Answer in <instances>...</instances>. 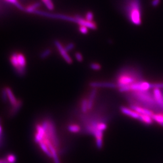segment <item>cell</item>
Instances as JSON below:
<instances>
[{
    "instance_id": "6da1fadb",
    "label": "cell",
    "mask_w": 163,
    "mask_h": 163,
    "mask_svg": "<svg viewBox=\"0 0 163 163\" xmlns=\"http://www.w3.org/2000/svg\"><path fill=\"white\" fill-rule=\"evenodd\" d=\"M122 9L129 21L139 26L142 22L141 0H123Z\"/></svg>"
},
{
    "instance_id": "7a4b0ae2",
    "label": "cell",
    "mask_w": 163,
    "mask_h": 163,
    "mask_svg": "<svg viewBox=\"0 0 163 163\" xmlns=\"http://www.w3.org/2000/svg\"><path fill=\"white\" fill-rule=\"evenodd\" d=\"M131 97L138 104L147 109L157 110L159 107L155 100L153 94L149 92V91H132L131 93Z\"/></svg>"
},
{
    "instance_id": "3957f363",
    "label": "cell",
    "mask_w": 163,
    "mask_h": 163,
    "mask_svg": "<svg viewBox=\"0 0 163 163\" xmlns=\"http://www.w3.org/2000/svg\"><path fill=\"white\" fill-rule=\"evenodd\" d=\"M143 80L141 73L134 69L126 68L119 73L117 78V86L119 88L130 85L136 82Z\"/></svg>"
},
{
    "instance_id": "277c9868",
    "label": "cell",
    "mask_w": 163,
    "mask_h": 163,
    "mask_svg": "<svg viewBox=\"0 0 163 163\" xmlns=\"http://www.w3.org/2000/svg\"><path fill=\"white\" fill-rule=\"evenodd\" d=\"M10 63L15 72L19 76H23L27 68V60L24 55L21 52L13 53L10 57Z\"/></svg>"
},
{
    "instance_id": "5b68a950",
    "label": "cell",
    "mask_w": 163,
    "mask_h": 163,
    "mask_svg": "<svg viewBox=\"0 0 163 163\" xmlns=\"http://www.w3.org/2000/svg\"><path fill=\"white\" fill-rule=\"evenodd\" d=\"M42 126L45 129V136L48 138L55 148L56 149L58 153L59 152V141L56 134V129L54 123L50 120H45L41 123Z\"/></svg>"
},
{
    "instance_id": "8992f818",
    "label": "cell",
    "mask_w": 163,
    "mask_h": 163,
    "mask_svg": "<svg viewBox=\"0 0 163 163\" xmlns=\"http://www.w3.org/2000/svg\"><path fill=\"white\" fill-rule=\"evenodd\" d=\"M34 14L38 15L40 16H43L45 17L50 18L52 19H56L63 20H66L68 21L75 22L76 23L75 17H71L67 15H62V14H55V13H51L46 11H44L42 10H37L34 12Z\"/></svg>"
},
{
    "instance_id": "52a82bcc",
    "label": "cell",
    "mask_w": 163,
    "mask_h": 163,
    "mask_svg": "<svg viewBox=\"0 0 163 163\" xmlns=\"http://www.w3.org/2000/svg\"><path fill=\"white\" fill-rule=\"evenodd\" d=\"M129 88L132 91H147L152 88V84L140 80L129 85Z\"/></svg>"
},
{
    "instance_id": "ba28073f",
    "label": "cell",
    "mask_w": 163,
    "mask_h": 163,
    "mask_svg": "<svg viewBox=\"0 0 163 163\" xmlns=\"http://www.w3.org/2000/svg\"><path fill=\"white\" fill-rule=\"evenodd\" d=\"M75 17L76 18V23H77L80 26H85L88 28L93 30L97 29V25L94 21H88L85 19V18H83L78 15H77Z\"/></svg>"
},
{
    "instance_id": "9c48e42d",
    "label": "cell",
    "mask_w": 163,
    "mask_h": 163,
    "mask_svg": "<svg viewBox=\"0 0 163 163\" xmlns=\"http://www.w3.org/2000/svg\"><path fill=\"white\" fill-rule=\"evenodd\" d=\"M54 44L56 48L58 49L60 54L64 59V60L68 64H70L72 63V59L71 58V57L69 56V55L67 53V51H66L65 47L63 46V45L61 44V42L58 40H56L54 42Z\"/></svg>"
},
{
    "instance_id": "30bf717a",
    "label": "cell",
    "mask_w": 163,
    "mask_h": 163,
    "mask_svg": "<svg viewBox=\"0 0 163 163\" xmlns=\"http://www.w3.org/2000/svg\"><path fill=\"white\" fill-rule=\"evenodd\" d=\"M131 109L134 110L136 112L138 113L140 115H149L150 116H152L153 114V112L151 110L147 109L145 107H141L138 105H131Z\"/></svg>"
},
{
    "instance_id": "8fae6325",
    "label": "cell",
    "mask_w": 163,
    "mask_h": 163,
    "mask_svg": "<svg viewBox=\"0 0 163 163\" xmlns=\"http://www.w3.org/2000/svg\"><path fill=\"white\" fill-rule=\"evenodd\" d=\"M92 88H115L117 86L116 84L111 82H93L90 84Z\"/></svg>"
},
{
    "instance_id": "7c38bea8",
    "label": "cell",
    "mask_w": 163,
    "mask_h": 163,
    "mask_svg": "<svg viewBox=\"0 0 163 163\" xmlns=\"http://www.w3.org/2000/svg\"><path fill=\"white\" fill-rule=\"evenodd\" d=\"M153 95L157 104L159 107L161 108L163 102V94L160 88H154L153 90Z\"/></svg>"
},
{
    "instance_id": "4fadbf2b",
    "label": "cell",
    "mask_w": 163,
    "mask_h": 163,
    "mask_svg": "<svg viewBox=\"0 0 163 163\" xmlns=\"http://www.w3.org/2000/svg\"><path fill=\"white\" fill-rule=\"evenodd\" d=\"M120 110H121L122 113H124V115H127L128 116L134 119L139 120L140 114L136 112L135 111H134V110H132V109H129L127 107H122L120 108Z\"/></svg>"
},
{
    "instance_id": "5bb4252c",
    "label": "cell",
    "mask_w": 163,
    "mask_h": 163,
    "mask_svg": "<svg viewBox=\"0 0 163 163\" xmlns=\"http://www.w3.org/2000/svg\"><path fill=\"white\" fill-rule=\"evenodd\" d=\"M40 6V3L39 2L32 3L24 7V11L28 13H34L38 10Z\"/></svg>"
},
{
    "instance_id": "9a60e30c",
    "label": "cell",
    "mask_w": 163,
    "mask_h": 163,
    "mask_svg": "<svg viewBox=\"0 0 163 163\" xmlns=\"http://www.w3.org/2000/svg\"><path fill=\"white\" fill-rule=\"evenodd\" d=\"M96 95V89H93L91 92L90 94L88 99V110H90L92 108Z\"/></svg>"
},
{
    "instance_id": "2e32d148",
    "label": "cell",
    "mask_w": 163,
    "mask_h": 163,
    "mask_svg": "<svg viewBox=\"0 0 163 163\" xmlns=\"http://www.w3.org/2000/svg\"><path fill=\"white\" fill-rule=\"evenodd\" d=\"M139 120L146 124H151L153 122L152 117L149 115H140Z\"/></svg>"
},
{
    "instance_id": "e0dca14e",
    "label": "cell",
    "mask_w": 163,
    "mask_h": 163,
    "mask_svg": "<svg viewBox=\"0 0 163 163\" xmlns=\"http://www.w3.org/2000/svg\"><path fill=\"white\" fill-rule=\"evenodd\" d=\"M151 117L153 120L163 127V113H153Z\"/></svg>"
},
{
    "instance_id": "ac0fdd59",
    "label": "cell",
    "mask_w": 163,
    "mask_h": 163,
    "mask_svg": "<svg viewBox=\"0 0 163 163\" xmlns=\"http://www.w3.org/2000/svg\"><path fill=\"white\" fill-rule=\"evenodd\" d=\"M38 144H39V146L40 147V148L42 150V151H44V153H46L47 155L49 157H52V154L50 151V150L49 149L48 146H47L46 144H45L43 141H40Z\"/></svg>"
},
{
    "instance_id": "d6986e66",
    "label": "cell",
    "mask_w": 163,
    "mask_h": 163,
    "mask_svg": "<svg viewBox=\"0 0 163 163\" xmlns=\"http://www.w3.org/2000/svg\"><path fill=\"white\" fill-rule=\"evenodd\" d=\"M5 2L7 3L10 4L15 5V7H17L19 10L24 11V7L19 2L18 0H4Z\"/></svg>"
},
{
    "instance_id": "ffe728a7",
    "label": "cell",
    "mask_w": 163,
    "mask_h": 163,
    "mask_svg": "<svg viewBox=\"0 0 163 163\" xmlns=\"http://www.w3.org/2000/svg\"><path fill=\"white\" fill-rule=\"evenodd\" d=\"M42 2L44 3V5L46 7L47 9L49 10H54V4L52 0H41Z\"/></svg>"
},
{
    "instance_id": "44dd1931",
    "label": "cell",
    "mask_w": 163,
    "mask_h": 163,
    "mask_svg": "<svg viewBox=\"0 0 163 163\" xmlns=\"http://www.w3.org/2000/svg\"><path fill=\"white\" fill-rule=\"evenodd\" d=\"M68 131L73 133H77L80 132V128L78 125L76 124H71L68 126Z\"/></svg>"
},
{
    "instance_id": "7402d4cb",
    "label": "cell",
    "mask_w": 163,
    "mask_h": 163,
    "mask_svg": "<svg viewBox=\"0 0 163 163\" xmlns=\"http://www.w3.org/2000/svg\"><path fill=\"white\" fill-rule=\"evenodd\" d=\"M81 110L84 113H86L88 110V101L86 99H83L81 103Z\"/></svg>"
},
{
    "instance_id": "603a6c76",
    "label": "cell",
    "mask_w": 163,
    "mask_h": 163,
    "mask_svg": "<svg viewBox=\"0 0 163 163\" xmlns=\"http://www.w3.org/2000/svg\"><path fill=\"white\" fill-rule=\"evenodd\" d=\"M85 19L88 21H93V19H94L93 13L91 11H88L86 12L85 15Z\"/></svg>"
},
{
    "instance_id": "cb8c5ba5",
    "label": "cell",
    "mask_w": 163,
    "mask_h": 163,
    "mask_svg": "<svg viewBox=\"0 0 163 163\" xmlns=\"http://www.w3.org/2000/svg\"><path fill=\"white\" fill-rule=\"evenodd\" d=\"M6 159L9 163H15L16 162V157L13 154L8 155Z\"/></svg>"
},
{
    "instance_id": "d4e9b609",
    "label": "cell",
    "mask_w": 163,
    "mask_h": 163,
    "mask_svg": "<svg viewBox=\"0 0 163 163\" xmlns=\"http://www.w3.org/2000/svg\"><path fill=\"white\" fill-rule=\"evenodd\" d=\"M51 51L50 49H46L45 50H44L40 55V57L42 58H45L47 57L48 56H49L51 54Z\"/></svg>"
},
{
    "instance_id": "484cf974",
    "label": "cell",
    "mask_w": 163,
    "mask_h": 163,
    "mask_svg": "<svg viewBox=\"0 0 163 163\" xmlns=\"http://www.w3.org/2000/svg\"><path fill=\"white\" fill-rule=\"evenodd\" d=\"M90 67L91 69L95 71H98L101 69V66L100 64L97 63H92L91 64Z\"/></svg>"
},
{
    "instance_id": "4316f807",
    "label": "cell",
    "mask_w": 163,
    "mask_h": 163,
    "mask_svg": "<svg viewBox=\"0 0 163 163\" xmlns=\"http://www.w3.org/2000/svg\"><path fill=\"white\" fill-rule=\"evenodd\" d=\"M88 28L85 27V26H80L79 27V31L82 33V34H88Z\"/></svg>"
},
{
    "instance_id": "83f0119b",
    "label": "cell",
    "mask_w": 163,
    "mask_h": 163,
    "mask_svg": "<svg viewBox=\"0 0 163 163\" xmlns=\"http://www.w3.org/2000/svg\"><path fill=\"white\" fill-rule=\"evenodd\" d=\"M74 47H75L74 44L73 43H69L68 45H67V46L65 47V48L66 49V51L68 52V51L72 50V49L74 48Z\"/></svg>"
},
{
    "instance_id": "f1b7e54d",
    "label": "cell",
    "mask_w": 163,
    "mask_h": 163,
    "mask_svg": "<svg viewBox=\"0 0 163 163\" xmlns=\"http://www.w3.org/2000/svg\"><path fill=\"white\" fill-rule=\"evenodd\" d=\"M75 58L78 61H82L83 60V56L80 53H76L75 54Z\"/></svg>"
},
{
    "instance_id": "f546056e",
    "label": "cell",
    "mask_w": 163,
    "mask_h": 163,
    "mask_svg": "<svg viewBox=\"0 0 163 163\" xmlns=\"http://www.w3.org/2000/svg\"><path fill=\"white\" fill-rule=\"evenodd\" d=\"M160 2H161V0H152L151 2V5L153 7H156L159 4Z\"/></svg>"
},
{
    "instance_id": "4dcf8cb0",
    "label": "cell",
    "mask_w": 163,
    "mask_h": 163,
    "mask_svg": "<svg viewBox=\"0 0 163 163\" xmlns=\"http://www.w3.org/2000/svg\"><path fill=\"white\" fill-rule=\"evenodd\" d=\"M0 163H9L7 162V159H0Z\"/></svg>"
},
{
    "instance_id": "1f68e13d",
    "label": "cell",
    "mask_w": 163,
    "mask_h": 163,
    "mask_svg": "<svg viewBox=\"0 0 163 163\" xmlns=\"http://www.w3.org/2000/svg\"><path fill=\"white\" fill-rule=\"evenodd\" d=\"M2 128L1 124V119H0V136H2Z\"/></svg>"
},
{
    "instance_id": "d6a6232c",
    "label": "cell",
    "mask_w": 163,
    "mask_h": 163,
    "mask_svg": "<svg viewBox=\"0 0 163 163\" xmlns=\"http://www.w3.org/2000/svg\"><path fill=\"white\" fill-rule=\"evenodd\" d=\"M2 136H0V145H1V141H2Z\"/></svg>"
},
{
    "instance_id": "836d02e7",
    "label": "cell",
    "mask_w": 163,
    "mask_h": 163,
    "mask_svg": "<svg viewBox=\"0 0 163 163\" xmlns=\"http://www.w3.org/2000/svg\"><path fill=\"white\" fill-rule=\"evenodd\" d=\"M161 109H162L163 110V105H162V107H161Z\"/></svg>"
}]
</instances>
